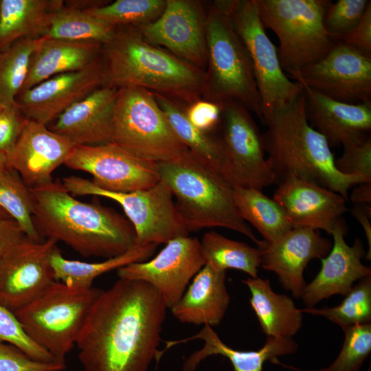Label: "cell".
Masks as SVG:
<instances>
[{
	"mask_svg": "<svg viewBox=\"0 0 371 371\" xmlns=\"http://www.w3.org/2000/svg\"><path fill=\"white\" fill-rule=\"evenodd\" d=\"M167 306L140 280L119 278L93 302L76 345L86 371H147L158 347Z\"/></svg>",
	"mask_w": 371,
	"mask_h": 371,
	"instance_id": "obj_1",
	"label": "cell"
},
{
	"mask_svg": "<svg viewBox=\"0 0 371 371\" xmlns=\"http://www.w3.org/2000/svg\"><path fill=\"white\" fill-rule=\"evenodd\" d=\"M34 226L44 239L61 241L84 257L110 258L136 245L130 221L98 202L76 199L59 180L30 188Z\"/></svg>",
	"mask_w": 371,
	"mask_h": 371,
	"instance_id": "obj_2",
	"label": "cell"
},
{
	"mask_svg": "<svg viewBox=\"0 0 371 371\" xmlns=\"http://www.w3.org/2000/svg\"><path fill=\"white\" fill-rule=\"evenodd\" d=\"M102 61L104 85L143 88L179 104L203 96L205 70L148 43L135 26L115 27Z\"/></svg>",
	"mask_w": 371,
	"mask_h": 371,
	"instance_id": "obj_3",
	"label": "cell"
},
{
	"mask_svg": "<svg viewBox=\"0 0 371 371\" xmlns=\"http://www.w3.org/2000/svg\"><path fill=\"white\" fill-rule=\"evenodd\" d=\"M265 125L263 147L276 183L295 177L328 188L348 201L349 188L366 182L336 168L329 144L306 119L304 89L294 100L274 110Z\"/></svg>",
	"mask_w": 371,
	"mask_h": 371,
	"instance_id": "obj_4",
	"label": "cell"
},
{
	"mask_svg": "<svg viewBox=\"0 0 371 371\" xmlns=\"http://www.w3.org/2000/svg\"><path fill=\"white\" fill-rule=\"evenodd\" d=\"M159 181L175 198L177 212L187 231L224 227L237 232L257 246L262 240L239 215L234 186L190 150L170 160L157 163Z\"/></svg>",
	"mask_w": 371,
	"mask_h": 371,
	"instance_id": "obj_5",
	"label": "cell"
},
{
	"mask_svg": "<svg viewBox=\"0 0 371 371\" xmlns=\"http://www.w3.org/2000/svg\"><path fill=\"white\" fill-rule=\"evenodd\" d=\"M207 47L203 100L242 104L262 122V105L252 63L223 1H214L205 17Z\"/></svg>",
	"mask_w": 371,
	"mask_h": 371,
	"instance_id": "obj_6",
	"label": "cell"
},
{
	"mask_svg": "<svg viewBox=\"0 0 371 371\" xmlns=\"http://www.w3.org/2000/svg\"><path fill=\"white\" fill-rule=\"evenodd\" d=\"M102 290L79 289L54 280L31 302L13 311L27 335L55 361L76 344L89 311Z\"/></svg>",
	"mask_w": 371,
	"mask_h": 371,
	"instance_id": "obj_7",
	"label": "cell"
},
{
	"mask_svg": "<svg viewBox=\"0 0 371 371\" xmlns=\"http://www.w3.org/2000/svg\"><path fill=\"white\" fill-rule=\"evenodd\" d=\"M330 1L256 0L265 28L277 36L284 71L291 74L317 62L335 41L326 32L324 18Z\"/></svg>",
	"mask_w": 371,
	"mask_h": 371,
	"instance_id": "obj_8",
	"label": "cell"
},
{
	"mask_svg": "<svg viewBox=\"0 0 371 371\" xmlns=\"http://www.w3.org/2000/svg\"><path fill=\"white\" fill-rule=\"evenodd\" d=\"M112 143L156 163L188 150L172 129L154 93L135 87L119 88Z\"/></svg>",
	"mask_w": 371,
	"mask_h": 371,
	"instance_id": "obj_9",
	"label": "cell"
},
{
	"mask_svg": "<svg viewBox=\"0 0 371 371\" xmlns=\"http://www.w3.org/2000/svg\"><path fill=\"white\" fill-rule=\"evenodd\" d=\"M62 183L74 196H102L119 203L134 228L137 245L166 244L189 235L172 192L160 181L149 188L128 192L106 190L77 176L64 177Z\"/></svg>",
	"mask_w": 371,
	"mask_h": 371,
	"instance_id": "obj_10",
	"label": "cell"
},
{
	"mask_svg": "<svg viewBox=\"0 0 371 371\" xmlns=\"http://www.w3.org/2000/svg\"><path fill=\"white\" fill-rule=\"evenodd\" d=\"M233 25L250 56L262 105V123L273 111L297 98L303 86L291 80L282 68L278 49L269 38L256 0L223 1Z\"/></svg>",
	"mask_w": 371,
	"mask_h": 371,
	"instance_id": "obj_11",
	"label": "cell"
},
{
	"mask_svg": "<svg viewBox=\"0 0 371 371\" xmlns=\"http://www.w3.org/2000/svg\"><path fill=\"white\" fill-rule=\"evenodd\" d=\"M289 75L333 100L371 102V58L343 42H335L322 59Z\"/></svg>",
	"mask_w": 371,
	"mask_h": 371,
	"instance_id": "obj_12",
	"label": "cell"
},
{
	"mask_svg": "<svg viewBox=\"0 0 371 371\" xmlns=\"http://www.w3.org/2000/svg\"><path fill=\"white\" fill-rule=\"evenodd\" d=\"M221 106V135L234 186L259 190L276 183L263 147L262 134L249 111L240 102L229 100Z\"/></svg>",
	"mask_w": 371,
	"mask_h": 371,
	"instance_id": "obj_13",
	"label": "cell"
},
{
	"mask_svg": "<svg viewBox=\"0 0 371 371\" xmlns=\"http://www.w3.org/2000/svg\"><path fill=\"white\" fill-rule=\"evenodd\" d=\"M56 244L25 235L7 250L0 260V304L13 312L55 280L51 257Z\"/></svg>",
	"mask_w": 371,
	"mask_h": 371,
	"instance_id": "obj_14",
	"label": "cell"
},
{
	"mask_svg": "<svg viewBox=\"0 0 371 371\" xmlns=\"http://www.w3.org/2000/svg\"><path fill=\"white\" fill-rule=\"evenodd\" d=\"M64 164L89 173L93 184L109 191L144 190L159 181L156 162L139 158L112 142L76 146Z\"/></svg>",
	"mask_w": 371,
	"mask_h": 371,
	"instance_id": "obj_15",
	"label": "cell"
},
{
	"mask_svg": "<svg viewBox=\"0 0 371 371\" xmlns=\"http://www.w3.org/2000/svg\"><path fill=\"white\" fill-rule=\"evenodd\" d=\"M205 264L200 240L188 235L170 240L149 260L118 269L117 274L120 279L140 280L151 285L170 308Z\"/></svg>",
	"mask_w": 371,
	"mask_h": 371,
	"instance_id": "obj_16",
	"label": "cell"
},
{
	"mask_svg": "<svg viewBox=\"0 0 371 371\" xmlns=\"http://www.w3.org/2000/svg\"><path fill=\"white\" fill-rule=\"evenodd\" d=\"M206 13L201 3L190 0H166L161 15L137 27L144 38L174 56L204 70L207 63Z\"/></svg>",
	"mask_w": 371,
	"mask_h": 371,
	"instance_id": "obj_17",
	"label": "cell"
},
{
	"mask_svg": "<svg viewBox=\"0 0 371 371\" xmlns=\"http://www.w3.org/2000/svg\"><path fill=\"white\" fill-rule=\"evenodd\" d=\"M103 85L104 71L101 56L84 69L54 76L20 92L16 102L27 119L47 125Z\"/></svg>",
	"mask_w": 371,
	"mask_h": 371,
	"instance_id": "obj_18",
	"label": "cell"
},
{
	"mask_svg": "<svg viewBox=\"0 0 371 371\" xmlns=\"http://www.w3.org/2000/svg\"><path fill=\"white\" fill-rule=\"evenodd\" d=\"M76 145L47 125L27 120L14 146L5 155L6 167L16 171L30 188L52 181L53 172Z\"/></svg>",
	"mask_w": 371,
	"mask_h": 371,
	"instance_id": "obj_19",
	"label": "cell"
},
{
	"mask_svg": "<svg viewBox=\"0 0 371 371\" xmlns=\"http://www.w3.org/2000/svg\"><path fill=\"white\" fill-rule=\"evenodd\" d=\"M275 200L293 228L322 229L332 234L348 210L347 200L328 188L290 177L278 183Z\"/></svg>",
	"mask_w": 371,
	"mask_h": 371,
	"instance_id": "obj_20",
	"label": "cell"
},
{
	"mask_svg": "<svg viewBox=\"0 0 371 371\" xmlns=\"http://www.w3.org/2000/svg\"><path fill=\"white\" fill-rule=\"evenodd\" d=\"M332 245L317 230L293 228L273 243L262 240L258 246L261 252L260 266L274 272L284 289L299 298L306 285L304 278L306 265L313 259L324 258Z\"/></svg>",
	"mask_w": 371,
	"mask_h": 371,
	"instance_id": "obj_21",
	"label": "cell"
},
{
	"mask_svg": "<svg viewBox=\"0 0 371 371\" xmlns=\"http://www.w3.org/2000/svg\"><path fill=\"white\" fill-rule=\"evenodd\" d=\"M345 234L341 222L331 234L333 244L329 253L321 259L320 271L303 291L301 297L306 307H314L322 300L335 294L346 295L355 282L371 276V269L361 262L366 256L361 241L356 239L350 246L345 241Z\"/></svg>",
	"mask_w": 371,
	"mask_h": 371,
	"instance_id": "obj_22",
	"label": "cell"
},
{
	"mask_svg": "<svg viewBox=\"0 0 371 371\" xmlns=\"http://www.w3.org/2000/svg\"><path fill=\"white\" fill-rule=\"evenodd\" d=\"M119 88L103 85L71 105L49 128L76 146L112 142L115 106Z\"/></svg>",
	"mask_w": 371,
	"mask_h": 371,
	"instance_id": "obj_23",
	"label": "cell"
},
{
	"mask_svg": "<svg viewBox=\"0 0 371 371\" xmlns=\"http://www.w3.org/2000/svg\"><path fill=\"white\" fill-rule=\"evenodd\" d=\"M303 88L306 119L330 147L344 146L368 136L371 130V102H342L306 87Z\"/></svg>",
	"mask_w": 371,
	"mask_h": 371,
	"instance_id": "obj_24",
	"label": "cell"
},
{
	"mask_svg": "<svg viewBox=\"0 0 371 371\" xmlns=\"http://www.w3.org/2000/svg\"><path fill=\"white\" fill-rule=\"evenodd\" d=\"M225 282L226 271H216L205 264L170 308L172 314L182 323L218 326L230 301Z\"/></svg>",
	"mask_w": 371,
	"mask_h": 371,
	"instance_id": "obj_25",
	"label": "cell"
},
{
	"mask_svg": "<svg viewBox=\"0 0 371 371\" xmlns=\"http://www.w3.org/2000/svg\"><path fill=\"white\" fill-rule=\"evenodd\" d=\"M202 339L203 348L194 352L184 362L183 371H195L199 363L206 357L220 355L227 358L234 371H262L265 361L278 362V357L295 352L297 344L292 338L267 337L265 345L258 350H235L219 338L212 327L204 325L197 334L186 339L166 341L165 350L177 344L194 339Z\"/></svg>",
	"mask_w": 371,
	"mask_h": 371,
	"instance_id": "obj_26",
	"label": "cell"
},
{
	"mask_svg": "<svg viewBox=\"0 0 371 371\" xmlns=\"http://www.w3.org/2000/svg\"><path fill=\"white\" fill-rule=\"evenodd\" d=\"M102 44L43 37L32 55L21 91L54 76L84 69L101 58Z\"/></svg>",
	"mask_w": 371,
	"mask_h": 371,
	"instance_id": "obj_27",
	"label": "cell"
},
{
	"mask_svg": "<svg viewBox=\"0 0 371 371\" xmlns=\"http://www.w3.org/2000/svg\"><path fill=\"white\" fill-rule=\"evenodd\" d=\"M63 0H1L0 52L24 38L46 36L54 14Z\"/></svg>",
	"mask_w": 371,
	"mask_h": 371,
	"instance_id": "obj_28",
	"label": "cell"
},
{
	"mask_svg": "<svg viewBox=\"0 0 371 371\" xmlns=\"http://www.w3.org/2000/svg\"><path fill=\"white\" fill-rule=\"evenodd\" d=\"M242 282L250 291V304L267 337L291 338L299 331L302 312L290 297L275 293L268 279L249 277Z\"/></svg>",
	"mask_w": 371,
	"mask_h": 371,
	"instance_id": "obj_29",
	"label": "cell"
},
{
	"mask_svg": "<svg viewBox=\"0 0 371 371\" xmlns=\"http://www.w3.org/2000/svg\"><path fill=\"white\" fill-rule=\"evenodd\" d=\"M156 100L179 140L200 160L233 186L230 166L220 137H214L194 127L181 104L159 95Z\"/></svg>",
	"mask_w": 371,
	"mask_h": 371,
	"instance_id": "obj_30",
	"label": "cell"
},
{
	"mask_svg": "<svg viewBox=\"0 0 371 371\" xmlns=\"http://www.w3.org/2000/svg\"><path fill=\"white\" fill-rule=\"evenodd\" d=\"M157 246L136 245L120 256L96 262L66 259L57 247L51 257L54 280L72 287L89 289L93 287L94 280L102 274L132 263L146 261L153 256Z\"/></svg>",
	"mask_w": 371,
	"mask_h": 371,
	"instance_id": "obj_31",
	"label": "cell"
},
{
	"mask_svg": "<svg viewBox=\"0 0 371 371\" xmlns=\"http://www.w3.org/2000/svg\"><path fill=\"white\" fill-rule=\"evenodd\" d=\"M233 198L240 217L249 223L266 243L275 242L292 229L282 207L262 190L234 186Z\"/></svg>",
	"mask_w": 371,
	"mask_h": 371,
	"instance_id": "obj_32",
	"label": "cell"
},
{
	"mask_svg": "<svg viewBox=\"0 0 371 371\" xmlns=\"http://www.w3.org/2000/svg\"><path fill=\"white\" fill-rule=\"evenodd\" d=\"M200 243L205 263L214 269H237L247 273L250 278L258 277L261 265V252L258 248L229 239L215 231L205 233Z\"/></svg>",
	"mask_w": 371,
	"mask_h": 371,
	"instance_id": "obj_33",
	"label": "cell"
},
{
	"mask_svg": "<svg viewBox=\"0 0 371 371\" xmlns=\"http://www.w3.org/2000/svg\"><path fill=\"white\" fill-rule=\"evenodd\" d=\"M115 27L109 25L87 13L64 3L51 20L45 37L51 38L93 41L105 44L113 37Z\"/></svg>",
	"mask_w": 371,
	"mask_h": 371,
	"instance_id": "obj_34",
	"label": "cell"
},
{
	"mask_svg": "<svg viewBox=\"0 0 371 371\" xmlns=\"http://www.w3.org/2000/svg\"><path fill=\"white\" fill-rule=\"evenodd\" d=\"M42 38H21L0 52V103L16 102L26 80L32 55Z\"/></svg>",
	"mask_w": 371,
	"mask_h": 371,
	"instance_id": "obj_35",
	"label": "cell"
},
{
	"mask_svg": "<svg viewBox=\"0 0 371 371\" xmlns=\"http://www.w3.org/2000/svg\"><path fill=\"white\" fill-rule=\"evenodd\" d=\"M0 207L21 228L28 238L41 241L33 221V201L28 187L19 175L7 167L0 170Z\"/></svg>",
	"mask_w": 371,
	"mask_h": 371,
	"instance_id": "obj_36",
	"label": "cell"
},
{
	"mask_svg": "<svg viewBox=\"0 0 371 371\" xmlns=\"http://www.w3.org/2000/svg\"><path fill=\"white\" fill-rule=\"evenodd\" d=\"M302 313L324 317L342 330L357 324L370 323L371 276L361 279L346 295L341 303L333 307H306Z\"/></svg>",
	"mask_w": 371,
	"mask_h": 371,
	"instance_id": "obj_37",
	"label": "cell"
},
{
	"mask_svg": "<svg viewBox=\"0 0 371 371\" xmlns=\"http://www.w3.org/2000/svg\"><path fill=\"white\" fill-rule=\"evenodd\" d=\"M165 5L166 0H117L85 11L114 27H137L157 19Z\"/></svg>",
	"mask_w": 371,
	"mask_h": 371,
	"instance_id": "obj_38",
	"label": "cell"
},
{
	"mask_svg": "<svg viewBox=\"0 0 371 371\" xmlns=\"http://www.w3.org/2000/svg\"><path fill=\"white\" fill-rule=\"evenodd\" d=\"M342 348L331 365L311 371H359L371 352V324H357L344 330Z\"/></svg>",
	"mask_w": 371,
	"mask_h": 371,
	"instance_id": "obj_39",
	"label": "cell"
},
{
	"mask_svg": "<svg viewBox=\"0 0 371 371\" xmlns=\"http://www.w3.org/2000/svg\"><path fill=\"white\" fill-rule=\"evenodd\" d=\"M368 0L330 1L324 18V26L330 38L335 41L350 32L362 19Z\"/></svg>",
	"mask_w": 371,
	"mask_h": 371,
	"instance_id": "obj_40",
	"label": "cell"
},
{
	"mask_svg": "<svg viewBox=\"0 0 371 371\" xmlns=\"http://www.w3.org/2000/svg\"><path fill=\"white\" fill-rule=\"evenodd\" d=\"M0 341L17 347L34 359L46 362L55 361L47 351L27 335L14 313L1 304Z\"/></svg>",
	"mask_w": 371,
	"mask_h": 371,
	"instance_id": "obj_41",
	"label": "cell"
},
{
	"mask_svg": "<svg viewBox=\"0 0 371 371\" xmlns=\"http://www.w3.org/2000/svg\"><path fill=\"white\" fill-rule=\"evenodd\" d=\"M341 155L335 159L336 168L347 175L362 177L371 182V139L370 135L361 140L343 146Z\"/></svg>",
	"mask_w": 371,
	"mask_h": 371,
	"instance_id": "obj_42",
	"label": "cell"
},
{
	"mask_svg": "<svg viewBox=\"0 0 371 371\" xmlns=\"http://www.w3.org/2000/svg\"><path fill=\"white\" fill-rule=\"evenodd\" d=\"M65 368V363L36 360L17 347L0 341V371H62Z\"/></svg>",
	"mask_w": 371,
	"mask_h": 371,
	"instance_id": "obj_43",
	"label": "cell"
},
{
	"mask_svg": "<svg viewBox=\"0 0 371 371\" xmlns=\"http://www.w3.org/2000/svg\"><path fill=\"white\" fill-rule=\"evenodd\" d=\"M27 120L16 102L0 103V152L6 155L12 149Z\"/></svg>",
	"mask_w": 371,
	"mask_h": 371,
	"instance_id": "obj_44",
	"label": "cell"
},
{
	"mask_svg": "<svg viewBox=\"0 0 371 371\" xmlns=\"http://www.w3.org/2000/svg\"><path fill=\"white\" fill-rule=\"evenodd\" d=\"M185 111L188 121L204 132L212 130L221 121V105L207 100L200 99L189 105Z\"/></svg>",
	"mask_w": 371,
	"mask_h": 371,
	"instance_id": "obj_45",
	"label": "cell"
},
{
	"mask_svg": "<svg viewBox=\"0 0 371 371\" xmlns=\"http://www.w3.org/2000/svg\"><path fill=\"white\" fill-rule=\"evenodd\" d=\"M337 41L343 42L371 58V3L359 23Z\"/></svg>",
	"mask_w": 371,
	"mask_h": 371,
	"instance_id": "obj_46",
	"label": "cell"
},
{
	"mask_svg": "<svg viewBox=\"0 0 371 371\" xmlns=\"http://www.w3.org/2000/svg\"><path fill=\"white\" fill-rule=\"evenodd\" d=\"M23 236L24 232L12 218L0 219V260L7 250Z\"/></svg>",
	"mask_w": 371,
	"mask_h": 371,
	"instance_id": "obj_47",
	"label": "cell"
},
{
	"mask_svg": "<svg viewBox=\"0 0 371 371\" xmlns=\"http://www.w3.org/2000/svg\"><path fill=\"white\" fill-rule=\"evenodd\" d=\"M351 214L359 221L364 230L369 246V250L366 254V260L371 258V207L369 204H355L351 210Z\"/></svg>",
	"mask_w": 371,
	"mask_h": 371,
	"instance_id": "obj_48",
	"label": "cell"
},
{
	"mask_svg": "<svg viewBox=\"0 0 371 371\" xmlns=\"http://www.w3.org/2000/svg\"><path fill=\"white\" fill-rule=\"evenodd\" d=\"M353 190L350 199L354 204H369L371 203V182H363L357 184Z\"/></svg>",
	"mask_w": 371,
	"mask_h": 371,
	"instance_id": "obj_49",
	"label": "cell"
},
{
	"mask_svg": "<svg viewBox=\"0 0 371 371\" xmlns=\"http://www.w3.org/2000/svg\"><path fill=\"white\" fill-rule=\"evenodd\" d=\"M6 168L5 155L0 152V170Z\"/></svg>",
	"mask_w": 371,
	"mask_h": 371,
	"instance_id": "obj_50",
	"label": "cell"
},
{
	"mask_svg": "<svg viewBox=\"0 0 371 371\" xmlns=\"http://www.w3.org/2000/svg\"><path fill=\"white\" fill-rule=\"evenodd\" d=\"M10 218L9 215L0 207V219L8 218Z\"/></svg>",
	"mask_w": 371,
	"mask_h": 371,
	"instance_id": "obj_51",
	"label": "cell"
},
{
	"mask_svg": "<svg viewBox=\"0 0 371 371\" xmlns=\"http://www.w3.org/2000/svg\"><path fill=\"white\" fill-rule=\"evenodd\" d=\"M1 0H0V11H1Z\"/></svg>",
	"mask_w": 371,
	"mask_h": 371,
	"instance_id": "obj_52",
	"label": "cell"
}]
</instances>
